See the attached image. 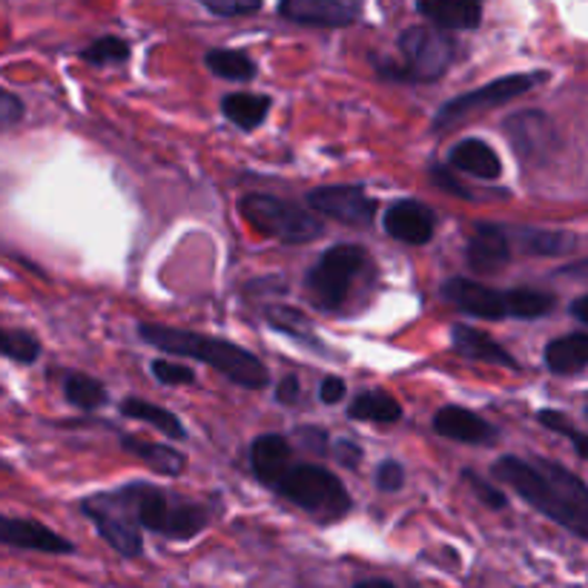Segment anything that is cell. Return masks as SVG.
<instances>
[{
  "label": "cell",
  "instance_id": "5",
  "mask_svg": "<svg viewBox=\"0 0 588 588\" xmlns=\"http://www.w3.org/2000/svg\"><path fill=\"white\" fill-rule=\"evenodd\" d=\"M377 281V265L362 245L328 247L305 276V299L322 313H345L359 290Z\"/></svg>",
  "mask_w": 588,
  "mask_h": 588
},
{
  "label": "cell",
  "instance_id": "16",
  "mask_svg": "<svg viewBox=\"0 0 588 588\" xmlns=\"http://www.w3.org/2000/svg\"><path fill=\"white\" fill-rule=\"evenodd\" d=\"M433 431L439 437L451 439V442L462 445H494L500 439V428L491 425L488 419H482L479 413H474L471 408L462 405H445L433 413Z\"/></svg>",
  "mask_w": 588,
  "mask_h": 588
},
{
  "label": "cell",
  "instance_id": "28",
  "mask_svg": "<svg viewBox=\"0 0 588 588\" xmlns=\"http://www.w3.org/2000/svg\"><path fill=\"white\" fill-rule=\"evenodd\" d=\"M63 397L72 408L83 413H96L98 408L107 405V388L103 382H98L96 377H89V373H78L72 370L67 379H63Z\"/></svg>",
  "mask_w": 588,
  "mask_h": 588
},
{
  "label": "cell",
  "instance_id": "44",
  "mask_svg": "<svg viewBox=\"0 0 588 588\" xmlns=\"http://www.w3.org/2000/svg\"><path fill=\"white\" fill-rule=\"evenodd\" d=\"M560 273H575V276H580V279H588V261H580V265H571V267H562Z\"/></svg>",
  "mask_w": 588,
  "mask_h": 588
},
{
  "label": "cell",
  "instance_id": "31",
  "mask_svg": "<svg viewBox=\"0 0 588 588\" xmlns=\"http://www.w3.org/2000/svg\"><path fill=\"white\" fill-rule=\"evenodd\" d=\"M537 422H540L542 428H548V431H555V433H560V437H566L568 442L575 445V451L588 462V433H582L580 428H575V425L568 422L566 413L548 411L546 408V411L537 413Z\"/></svg>",
  "mask_w": 588,
  "mask_h": 588
},
{
  "label": "cell",
  "instance_id": "36",
  "mask_svg": "<svg viewBox=\"0 0 588 588\" xmlns=\"http://www.w3.org/2000/svg\"><path fill=\"white\" fill-rule=\"evenodd\" d=\"M201 7L216 18H245L261 12V0H201Z\"/></svg>",
  "mask_w": 588,
  "mask_h": 588
},
{
  "label": "cell",
  "instance_id": "2",
  "mask_svg": "<svg viewBox=\"0 0 588 588\" xmlns=\"http://www.w3.org/2000/svg\"><path fill=\"white\" fill-rule=\"evenodd\" d=\"M250 471L259 479L261 486L270 488L313 517L322 526H333V522L345 520L353 508L348 488L333 471L316 462H299L293 457V445L281 433H261L250 442Z\"/></svg>",
  "mask_w": 588,
  "mask_h": 588
},
{
  "label": "cell",
  "instance_id": "41",
  "mask_svg": "<svg viewBox=\"0 0 588 588\" xmlns=\"http://www.w3.org/2000/svg\"><path fill=\"white\" fill-rule=\"evenodd\" d=\"M301 399V382L299 377H293V373H288V377H281L279 382H276V402L279 405H296Z\"/></svg>",
  "mask_w": 588,
  "mask_h": 588
},
{
  "label": "cell",
  "instance_id": "33",
  "mask_svg": "<svg viewBox=\"0 0 588 588\" xmlns=\"http://www.w3.org/2000/svg\"><path fill=\"white\" fill-rule=\"evenodd\" d=\"M462 479H466L468 488L477 494V500L482 502V506H488L491 511H506L508 497H506V491H502V488L491 486L488 479H482L477 471H471V468H466V471H462Z\"/></svg>",
  "mask_w": 588,
  "mask_h": 588
},
{
  "label": "cell",
  "instance_id": "22",
  "mask_svg": "<svg viewBox=\"0 0 588 588\" xmlns=\"http://www.w3.org/2000/svg\"><path fill=\"white\" fill-rule=\"evenodd\" d=\"M270 107H273V98L259 96V92H227L221 98V116L241 132L259 130Z\"/></svg>",
  "mask_w": 588,
  "mask_h": 588
},
{
  "label": "cell",
  "instance_id": "21",
  "mask_svg": "<svg viewBox=\"0 0 588 588\" xmlns=\"http://www.w3.org/2000/svg\"><path fill=\"white\" fill-rule=\"evenodd\" d=\"M542 362L557 377H571L588 368V333L557 336L542 350Z\"/></svg>",
  "mask_w": 588,
  "mask_h": 588
},
{
  "label": "cell",
  "instance_id": "4",
  "mask_svg": "<svg viewBox=\"0 0 588 588\" xmlns=\"http://www.w3.org/2000/svg\"><path fill=\"white\" fill-rule=\"evenodd\" d=\"M138 339L144 345H152L161 353L185 356V359L210 365L212 370H219L221 377H227L239 388L261 390L270 385V373H267L259 356L245 350L241 345L230 342V339H221V336L144 322L138 325Z\"/></svg>",
  "mask_w": 588,
  "mask_h": 588
},
{
  "label": "cell",
  "instance_id": "29",
  "mask_svg": "<svg viewBox=\"0 0 588 588\" xmlns=\"http://www.w3.org/2000/svg\"><path fill=\"white\" fill-rule=\"evenodd\" d=\"M81 61L92 67H118V63L130 61V43L118 38V34H101L81 52Z\"/></svg>",
  "mask_w": 588,
  "mask_h": 588
},
{
  "label": "cell",
  "instance_id": "20",
  "mask_svg": "<svg viewBox=\"0 0 588 588\" xmlns=\"http://www.w3.org/2000/svg\"><path fill=\"white\" fill-rule=\"evenodd\" d=\"M417 12L437 29H462L471 32L482 23V7L474 0H437V3H417Z\"/></svg>",
  "mask_w": 588,
  "mask_h": 588
},
{
  "label": "cell",
  "instance_id": "18",
  "mask_svg": "<svg viewBox=\"0 0 588 588\" xmlns=\"http://www.w3.org/2000/svg\"><path fill=\"white\" fill-rule=\"evenodd\" d=\"M448 165L451 170L466 172V176L479 178V181H500L502 161L488 141L482 138H462L459 144L448 152Z\"/></svg>",
  "mask_w": 588,
  "mask_h": 588
},
{
  "label": "cell",
  "instance_id": "13",
  "mask_svg": "<svg viewBox=\"0 0 588 588\" xmlns=\"http://www.w3.org/2000/svg\"><path fill=\"white\" fill-rule=\"evenodd\" d=\"M276 12L299 27L345 29L362 18V7L350 0H281Z\"/></svg>",
  "mask_w": 588,
  "mask_h": 588
},
{
  "label": "cell",
  "instance_id": "37",
  "mask_svg": "<svg viewBox=\"0 0 588 588\" xmlns=\"http://www.w3.org/2000/svg\"><path fill=\"white\" fill-rule=\"evenodd\" d=\"M405 466L402 462H397V459H382L377 466V474H373V479H377V488L385 494H397L405 488Z\"/></svg>",
  "mask_w": 588,
  "mask_h": 588
},
{
  "label": "cell",
  "instance_id": "42",
  "mask_svg": "<svg viewBox=\"0 0 588 588\" xmlns=\"http://www.w3.org/2000/svg\"><path fill=\"white\" fill-rule=\"evenodd\" d=\"M568 313L575 316L577 322L588 325V293H586V296H580V299L571 301V308H568Z\"/></svg>",
  "mask_w": 588,
  "mask_h": 588
},
{
  "label": "cell",
  "instance_id": "19",
  "mask_svg": "<svg viewBox=\"0 0 588 588\" xmlns=\"http://www.w3.org/2000/svg\"><path fill=\"white\" fill-rule=\"evenodd\" d=\"M121 448L161 477H181L187 471V457L176 451L172 445L150 442L144 437H136V433H121Z\"/></svg>",
  "mask_w": 588,
  "mask_h": 588
},
{
  "label": "cell",
  "instance_id": "15",
  "mask_svg": "<svg viewBox=\"0 0 588 588\" xmlns=\"http://www.w3.org/2000/svg\"><path fill=\"white\" fill-rule=\"evenodd\" d=\"M0 540L9 548L21 551H41V555H76V542L52 531L38 520H23V517H3L0 520Z\"/></svg>",
  "mask_w": 588,
  "mask_h": 588
},
{
  "label": "cell",
  "instance_id": "43",
  "mask_svg": "<svg viewBox=\"0 0 588 588\" xmlns=\"http://www.w3.org/2000/svg\"><path fill=\"white\" fill-rule=\"evenodd\" d=\"M350 588H399V586H397V582L385 580V577H368V580L353 582V586H350Z\"/></svg>",
  "mask_w": 588,
  "mask_h": 588
},
{
  "label": "cell",
  "instance_id": "11",
  "mask_svg": "<svg viewBox=\"0 0 588 588\" xmlns=\"http://www.w3.org/2000/svg\"><path fill=\"white\" fill-rule=\"evenodd\" d=\"M511 147L526 165H542L557 144V130L551 118L540 110L514 112L506 121Z\"/></svg>",
  "mask_w": 588,
  "mask_h": 588
},
{
  "label": "cell",
  "instance_id": "7",
  "mask_svg": "<svg viewBox=\"0 0 588 588\" xmlns=\"http://www.w3.org/2000/svg\"><path fill=\"white\" fill-rule=\"evenodd\" d=\"M399 61L373 58L379 78L393 83H433L451 69L457 58V41L431 23H417L399 34Z\"/></svg>",
  "mask_w": 588,
  "mask_h": 588
},
{
  "label": "cell",
  "instance_id": "24",
  "mask_svg": "<svg viewBox=\"0 0 588 588\" xmlns=\"http://www.w3.org/2000/svg\"><path fill=\"white\" fill-rule=\"evenodd\" d=\"M265 319L267 325L273 330H279L281 336H288V339L316 350V353H325V342H319V336L313 333V325H310L308 316L299 313V310L290 308V305H270V308L265 310Z\"/></svg>",
  "mask_w": 588,
  "mask_h": 588
},
{
  "label": "cell",
  "instance_id": "30",
  "mask_svg": "<svg viewBox=\"0 0 588 588\" xmlns=\"http://www.w3.org/2000/svg\"><path fill=\"white\" fill-rule=\"evenodd\" d=\"M0 350H3L7 359L18 365H34L43 353L41 342L29 330H3L0 333Z\"/></svg>",
  "mask_w": 588,
  "mask_h": 588
},
{
  "label": "cell",
  "instance_id": "6",
  "mask_svg": "<svg viewBox=\"0 0 588 588\" xmlns=\"http://www.w3.org/2000/svg\"><path fill=\"white\" fill-rule=\"evenodd\" d=\"M442 299L474 319H542L557 308V296L537 288H491L482 281L454 276L439 288Z\"/></svg>",
  "mask_w": 588,
  "mask_h": 588
},
{
  "label": "cell",
  "instance_id": "38",
  "mask_svg": "<svg viewBox=\"0 0 588 588\" xmlns=\"http://www.w3.org/2000/svg\"><path fill=\"white\" fill-rule=\"evenodd\" d=\"M27 116V107L14 92H0V123H3V130H12L14 123L23 121Z\"/></svg>",
  "mask_w": 588,
  "mask_h": 588
},
{
  "label": "cell",
  "instance_id": "25",
  "mask_svg": "<svg viewBox=\"0 0 588 588\" xmlns=\"http://www.w3.org/2000/svg\"><path fill=\"white\" fill-rule=\"evenodd\" d=\"M348 417L356 419V422L393 425L402 419V405L379 388L362 390V393H356V397L350 399Z\"/></svg>",
  "mask_w": 588,
  "mask_h": 588
},
{
  "label": "cell",
  "instance_id": "26",
  "mask_svg": "<svg viewBox=\"0 0 588 588\" xmlns=\"http://www.w3.org/2000/svg\"><path fill=\"white\" fill-rule=\"evenodd\" d=\"M205 67L210 69L216 78H225V81H239V83L253 81L256 72H259L256 61L247 56L245 49H225V47L207 49Z\"/></svg>",
  "mask_w": 588,
  "mask_h": 588
},
{
  "label": "cell",
  "instance_id": "17",
  "mask_svg": "<svg viewBox=\"0 0 588 588\" xmlns=\"http://www.w3.org/2000/svg\"><path fill=\"white\" fill-rule=\"evenodd\" d=\"M451 348L454 353L468 359V362H482V365H500L508 370H520V362L502 348L491 333L486 330L471 328L466 322H457L451 328Z\"/></svg>",
  "mask_w": 588,
  "mask_h": 588
},
{
  "label": "cell",
  "instance_id": "23",
  "mask_svg": "<svg viewBox=\"0 0 588 588\" xmlns=\"http://www.w3.org/2000/svg\"><path fill=\"white\" fill-rule=\"evenodd\" d=\"M118 411H121L127 419H138V422H147L150 428H156V431L161 433V437L187 439L185 422H181V419H178L172 411L161 408V405L147 402V399H138V397H127V399H121V405H118Z\"/></svg>",
  "mask_w": 588,
  "mask_h": 588
},
{
  "label": "cell",
  "instance_id": "1",
  "mask_svg": "<svg viewBox=\"0 0 588 588\" xmlns=\"http://www.w3.org/2000/svg\"><path fill=\"white\" fill-rule=\"evenodd\" d=\"M81 514L96 522L101 540L123 560L144 555L141 531H152L172 542H190L210 528L216 508L152 482H127L112 491L89 494Z\"/></svg>",
  "mask_w": 588,
  "mask_h": 588
},
{
  "label": "cell",
  "instance_id": "34",
  "mask_svg": "<svg viewBox=\"0 0 588 588\" xmlns=\"http://www.w3.org/2000/svg\"><path fill=\"white\" fill-rule=\"evenodd\" d=\"M150 373L161 385H170V388H178V385H196V370L181 362H170V359H152Z\"/></svg>",
  "mask_w": 588,
  "mask_h": 588
},
{
  "label": "cell",
  "instance_id": "8",
  "mask_svg": "<svg viewBox=\"0 0 588 588\" xmlns=\"http://www.w3.org/2000/svg\"><path fill=\"white\" fill-rule=\"evenodd\" d=\"M239 212L256 233L281 245H310L325 233L322 219L316 212L270 192H245L239 199Z\"/></svg>",
  "mask_w": 588,
  "mask_h": 588
},
{
  "label": "cell",
  "instance_id": "10",
  "mask_svg": "<svg viewBox=\"0 0 588 588\" xmlns=\"http://www.w3.org/2000/svg\"><path fill=\"white\" fill-rule=\"evenodd\" d=\"M308 207L319 216L348 227H370L377 219L379 201L362 185H328L308 192Z\"/></svg>",
  "mask_w": 588,
  "mask_h": 588
},
{
  "label": "cell",
  "instance_id": "35",
  "mask_svg": "<svg viewBox=\"0 0 588 588\" xmlns=\"http://www.w3.org/2000/svg\"><path fill=\"white\" fill-rule=\"evenodd\" d=\"M431 178H433V185H437L439 190L451 192V196H457V199H466V201H477L479 199L477 192H471L466 185H462V181H459L457 170H451V165L433 161V165H431Z\"/></svg>",
  "mask_w": 588,
  "mask_h": 588
},
{
  "label": "cell",
  "instance_id": "45",
  "mask_svg": "<svg viewBox=\"0 0 588 588\" xmlns=\"http://www.w3.org/2000/svg\"><path fill=\"white\" fill-rule=\"evenodd\" d=\"M586 417H588V408H586Z\"/></svg>",
  "mask_w": 588,
  "mask_h": 588
},
{
  "label": "cell",
  "instance_id": "27",
  "mask_svg": "<svg viewBox=\"0 0 588 588\" xmlns=\"http://www.w3.org/2000/svg\"><path fill=\"white\" fill-rule=\"evenodd\" d=\"M520 241L522 253L528 256H566L577 247V236L566 230H537V227H522L514 233Z\"/></svg>",
  "mask_w": 588,
  "mask_h": 588
},
{
  "label": "cell",
  "instance_id": "12",
  "mask_svg": "<svg viewBox=\"0 0 588 588\" xmlns=\"http://www.w3.org/2000/svg\"><path fill=\"white\" fill-rule=\"evenodd\" d=\"M514 230L494 221L474 225V233L466 245V265L477 276H494L511 265Z\"/></svg>",
  "mask_w": 588,
  "mask_h": 588
},
{
  "label": "cell",
  "instance_id": "14",
  "mask_svg": "<svg viewBox=\"0 0 588 588\" xmlns=\"http://www.w3.org/2000/svg\"><path fill=\"white\" fill-rule=\"evenodd\" d=\"M382 227L393 241L422 247L437 233V212L419 199H399L385 210Z\"/></svg>",
  "mask_w": 588,
  "mask_h": 588
},
{
  "label": "cell",
  "instance_id": "32",
  "mask_svg": "<svg viewBox=\"0 0 588 588\" xmlns=\"http://www.w3.org/2000/svg\"><path fill=\"white\" fill-rule=\"evenodd\" d=\"M296 442H299L301 451H308L310 457L322 459L328 454H333V442H330V431L322 425H301L293 431Z\"/></svg>",
  "mask_w": 588,
  "mask_h": 588
},
{
  "label": "cell",
  "instance_id": "9",
  "mask_svg": "<svg viewBox=\"0 0 588 588\" xmlns=\"http://www.w3.org/2000/svg\"><path fill=\"white\" fill-rule=\"evenodd\" d=\"M548 78L551 76H548L546 69H537V72H514V76L497 78V81L486 83V87L468 89V92H462V96L451 98V101H445L442 107H439L437 116H433L431 130L445 132L451 130V127H457V123L468 121V118L479 116V112L497 110L502 103L526 96V92L537 89L540 83H546Z\"/></svg>",
  "mask_w": 588,
  "mask_h": 588
},
{
  "label": "cell",
  "instance_id": "39",
  "mask_svg": "<svg viewBox=\"0 0 588 588\" xmlns=\"http://www.w3.org/2000/svg\"><path fill=\"white\" fill-rule=\"evenodd\" d=\"M345 393H348V385H345L342 377L328 373V377H322V382H319V402L339 405L345 399Z\"/></svg>",
  "mask_w": 588,
  "mask_h": 588
},
{
  "label": "cell",
  "instance_id": "3",
  "mask_svg": "<svg viewBox=\"0 0 588 588\" xmlns=\"http://www.w3.org/2000/svg\"><path fill=\"white\" fill-rule=\"evenodd\" d=\"M491 474L534 511L588 542V486L575 471L555 459L506 454L494 462Z\"/></svg>",
  "mask_w": 588,
  "mask_h": 588
},
{
  "label": "cell",
  "instance_id": "40",
  "mask_svg": "<svg viewBox=\"0 0 588 588\" xmlns=\"http://www.w3.org/2000/svg\"><path fill=\"white\" fill-rule=\"evenodd\" d=\"M333 457L336 462H342L345 468L356 471V468H359V459H362V448H359L353 439H339V442L333 445Z\"/></svg>",
  "mask_w": 588,
  "mask_h": 588
}]
</instances>
